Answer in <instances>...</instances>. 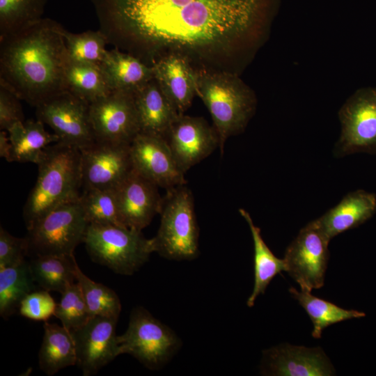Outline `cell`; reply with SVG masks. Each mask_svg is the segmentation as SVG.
I'll return each instance as SVG.
<instances>
[{
  "label": "cell",
  "instance_id": "obj_1",
  "mask_svg": "<svg viewBox=\"0 0 376 376\" xmlns=\"http://www.w3.org/2000/svg\"><path fill=\"white\" fill-rule=\"evenodd\" d=\"M109 43L199 51L242 36L266 0H91Z\"/></svg>",
  "mask_w": 376,
  "mask_h": 376
},
{
  "label": "cell",
  "instance_id": "obj_2",
  "mask_svg": "<svg viewBox=\"0 0 376 376\" xmlns=\"http://www.w3.org/2000/svg\"><path fill=\"white\" fill-rule=\"evenodd\" d=\"M63 27L42 18L0 39V86L37 107L68 91L65 70L70 61Z\"/></svg>",
  "mask_w": 376,
  "mask_h": 376
},
{
  "label": "cell",
  "instance_id": "obj_3",
  "mask_svg": "<svg viewBox=\"0 0 376 376\" xmlns=\"http://www.w3.org/2000/svg\"><path fill=\"white\" fill-rule=\"evenodd\" d=\"M37 165V180L23 210L27 230L52 210L81 194L80 150L54 143L44 150Z\"/></svg>",
  "mask_w": 376,
  "mask_h": 376
},
{
  "label": "cell",
  "instance_id": "obj_4",
  "mask_svg": "<svg viewBox=\"0 0 376 376\" xmlns=\"http://www.w3.org/2000/svg\"><path fill=\"white\" fill-rule=\"evenodd\" d=\"M197 95L210 112L221 154L227 139L242 132L256 107L253 91L236 75L195 71Z\"/></svg>",
  "mask_w": 376,
  "mask_h": 376
},
{
  "label": "cell",
  "instance_id": "obj_5",
  "mask_svg": "<svg viewBox=\"0 0 376 376\" xmlns=\"http://www.w3.org/2000/svg\"><path fill=\"white\" fill-rule=\"evenodd\" d=\"M159 214V228L151 238L153 252L174 260L197 258L199 228L194 196L187 184L166 190Z\"/></svg>",
  "mask_w": 376,
  "mask_h": 376
},
{
  "label": "cell",
  "instance_id": "obj_6",
  "mask_svg": "<svg viewBox=\"0 0 376 376\" xmlns=\"http://www.w3.org/2000/svg\"><path fill=\"white\" fill-rule=\"evenodd\" d=\"M84 242L94 262L124 275L136 272L153 252L142 231L119 225L89 224Z\"/></svg>",
  "mask_w": 376,
  "mask_h": 376
},
{
  "label": "cell",
  "instance_id": "obj_7",
  "mask_svg": "<svg viewBox=\"0 0 376 376\" xmlns=\"http://www.w3.org/2000/svg\"><path fill=\"white\" fill-rule=\"evenodd\" d=\"M79 197L52 210L28 230L29 253L72 256L88 226Z\"/></svg>",
  "mask_w": 376,
  "mask_h": 376
},
{
  "label": "cell",
  "instance_id": "obj_8",
  "mask_svg": "<svg viewBox=\"0 0 376 376\" xmlns=\"http://www.w3.org/2000/svg\"><path fill=\"white\" fill-rule=\"evenodd\" d=\"M117 340L119 354H130L150 369L167 362L181 345L171 328L143 307L133 309L127 330Z\"/></svg>",
  "mask_w": 376,
  "mask_h": 376
},
{
  "label": "cell",
  "instance_id": "obj_9",
  "mask_svg": "<svg viewBox=\"0 0 376 376\" xmlns=\"http://www.w3.org/2000/svg\"><path fill=\"white\" fill-rule=\"evenodd\" d=\"M330 239L318 219L301 228L287 247L284 256L285 272L299 285L311 292L324 285L329 258Z\"/></svg>",
  "mask_w": 376,
  "mask_h": 376
},
{
  "label": "cell",
  "instance_id": "obj_10",
  "mask_svg": "<svg viewBox=\"0 0 376 376\" xmlns=\"http://www.w3.org/2000/svg\"><path fill=\"white\" fill-rule=\"evenodd\" d=\"M37 119L48 125L58 142L81 150L95 141L90 104L67 91L36 107Z\"/></svg>",
  "mask_w": 376,
  "mask_h": 376
},
{
  "label": "cell",
  "instance_id": "obj_11",
  "mask_svg": "<svg viewBox=\"0 0 376 376\" xmlns=\"http://www.w3.org/2000/svg\"><path fill=\"white\" fill-rule=\"evenodd\" d=\"M338 118L341 134L336 155L376 152V88L356 91L340 109Z\"/></svg>",
  "mask_w": 376,
  "mask_h": 376
},
{
  "label": "cell",
  "instance_id": "obj_12",
  "mask_svg": "<svg viewBox=\"0 0 376 376\" xmlns=\"http://www.w3.org/2000/svg\"><path fill=\"white\" fill-rule=\"evenodd\" d=\"M80 152L83 191L115 190L134 170L129 144L95 141Z\"/></svg>",
  "mask_w": 376,
  "mask_h": 376
},
{
  "label": "cell",
  "instance_id": "obj_13",
  "mask_svg": "<svg viewBox=\"0 0 376 376\" xmlns=\"http://www.w3.org/2000/svg\"><path fill=\"white\" fill-rule=\"evenodd\" d=\"M95 141L130 145L140 132L134 92L112 91L90 104Z\"/></svg>",
  "mask_w": 376,
  "mask_h": 376
},
{
  "label": "cell",
  "instance_id": "obj_14",
  "mask_svg": "<svg viewBox=\"0 0 376 376\" xmlns=\"http://www.w3.org/2000/svg\"><path fill=\"white\" fill-rule=\"evenodd\" d=\"M164 138L182 171L185 173L219 148L214 126L201 117L179 114Z\"/></svg>",
  "mask_w": 376,
  "mask_h": 376
},
{
  "label": "cell",
  "instance_id": "obj_15",
  "mask_svg": "<svg viewBox=\"0 0 376 376\" xmlns=\"http://www.w3.org/2000/svg\"><path fill=\"white\" fill-rule=\"evenodd\" d=\"M134 169L159 187L168 190L186 185L166 139L159 135L139 132L130 144Z\"/></svg>",
  "mask_w": 376,
  "mask_h": 376
},
{
  "label": "cell",
  "instance_id": "obj_16",
  "mask_svg": "<svg viewBox=\"0 0 376 376\" xmlns=\"http://www.w3.org/2000/svg\"><path fill=\"white\" fill-rule=\"evenodd\" d=\"M118 319L93 316L71 332L77 352V366L84 376L96 374L119 354L116 334Z\"/></svg>",
  "mask_w": 376,
  "mask_h": 376
},
{
  "label": "cell",
  "instance_id": "obj_17",
  "mask_svg": "<svg viewBox=\"0 0 376 376\" xmlns=\"http://www.w3.org/2000/svg\"><path fill=\"white\" fill-rule=\"evenodd\" d=\"M158 186L136 170L115 189L121 224L142 231L159 214L163 197Z\"/></svg>",
  "mask_w": 376,
  "mask_h": 376
},
{
  "label": "cell",
  "instance_id": "obj_18",
  "mask_svg": "<svg viewBox=\"0 0 376 376\" xmlns=\"http://www.w3.org/2000/svg\"><path fill=\"white\" fill-rule=\"evenodd\" d=\"M261 373L276 376H330L335 375L329 358L320 347L288 344L263 352Z\"/></svg>",
  "mask_w": 376,
  "mask_h": 376
},
{
  "label": "cell",
  "instance_id": "obj_19",
  "mask_svg": "<svg viewBox=\"0 0 376 376\" xmlns=\"http://www.w3.org/2000/svg\"><path fill=\"white\" fill-rule=\"evenodd\" d=\"M155 80L180 114L191 106L196 95L195 70L186 57L179 54L166 55L151 65Z\"/></svg>",
  "mask_w": 376,
  "mask_h": 376
},
{
  "label": "cell",
  "instance_id": "obj_20",
  "mask_svg": "<svg viewBox=\"0 0 376 376\" xmlns=\"http://www.w3.org/2000/svg\"><path fill=\"white\" fill-rule=\"evenodd\" d=\"M140 132L164 136L180 114L155 78L134 91Z\"/></svg>",
  "mask_w": 376,
  "mask_h": 376
},
{
  "label": "cell",
  "instance_id": "obj_21",
  "mask_svg": "<svg viewBox=\"0 0 376 376\" xmlns=\"http://www.w3.org/2000/svg\"><path fill=\"white\" fill-rule=\"evenodd\" d=\"M375 210L376 196L357 190L347 194L338 204L317 219L331 240L366 221L373 216Z\"/></svg>",
  "mask_w": 376,
  "mask_h": 376
},
{
  "label": "cell",
  "instance_id": "obj_22",
  "mask_svg": "<svg viewBox=\"0 0 376 376\" xmlns=\"http://www.w3.org/2000/svg\"><path fill=\"white\" fill-rule=\"evenodd\" d=\"M100 66L111 91L134 92L154 78L151 65L117 47L107 50Z\"/></svg>",
  "mask_w": 376,
  "mask_h": 376
},
{
  "label": "cell",
  "instance_id": "obj_23",
  "mask_svg": "<svg viewBox=\"0 0 376 376\" xmlns=\"http://www.w3.org/2000/svg\"><path fill=\"white\" fill-rule=\"evenodd\" d=\"M7 132L12 144L11 162L37 164L44 150L58 142V136L49 133L38 119L16 123Z\"/></svg>",
  "mask_w": 376,
  "mask_h": 376
},
{
  "label": "cell",
  "instance_id": "obj_24",
  "mask_svg": "<svg viewBox=\"0 0 376 376\" xmlns=\"http://www.w3.org/2000/svg\"><path fill=\"white\" fill-rule=\"evenodd\" d=\"M44 335L38 353L40 368L47 375L77 365V352L71 333L63 326L45 322Z\"/></svg>",
  "mask_w": 376,
  "mask_h": 376
},
{
  "label": "cell",
  "instance_id": "obj_25",
  "mask_svg": "<svg viewBox=\"0 0 376 376\" xmlns=\"http://www.w3.org/2000/svg\"><path fill=\"white\" fill-rule=\"evenodd\" d=\"M241 216L247 222L251 233L254 246V285L252 293L247 299V306L252 307L258 295L265 291L274 277L285 271L283 259L278 258L264 242L260 229L256 226L244 209H239Z\"/></svg>",
  "mask_w": 376,
  "mask_h": 376
},
{
  "label": "cell",
  "instance_id": "obj_26",
  "mask_svg": "<svg viewBox=\"0 0 376 376\" xmlns=\"http://www.w3.org/2000/svg\"><path fill=\"white\" fill-rule=\"evenodd\" d=\"M29 263L36 283L49 292L62 294L76 280L75 255L35 256Z\"/></svg>",
  "mask_w": 376,
  "mask_h": 376
},
{
  "label": "cell",
  "instance_id": "obj_27",
  "mask_svg": "<svg viewBox=\"0 0 376 376\" xmlns=\"http://www.w3.org/2000/svg\"><path fill=\"white\" fill-rule=\"evenodd\" d=\"M29 263L0 268V315L8 318L18 311L22 299L36 290Z\"/></svg>",
  "mask_w": 376,
  "mask_h": 376
},
{
  "label": "cell",
  "instance_id": "obj_28",
  "mask_svg": "<svg viewBox=\"0 0 376 376\" xmlns=\"http://www.w3.org/2000/svg\"><path fill=\"white\" fill-rule=\"evenodd\" d=\"M289 292L304 308L311 320L313 324L311 335L315 338H320L322 331L331 324L350 319L363 318L366 315L363 312L347 310L330 301L315 297L308 290L298 291L291 287Z\"/></svg>",
  "mask_w": 376,
  "mask_h": 376
},
{
  "label": "cell",
  "instance_id": "obj_29",
  "mask_svg": "<svg viewBox=\"0 0 376 376\" xmlns=\"http://www.w3.org/2000/svg\"><path fill=\"white\" fill-rule=\"evenodd\" d=\"M65 79L68 91L89 104L112 91L97 64L70 60L65 70Z\"/></svg>",
  "mask_w": 376,
  "mask_h": 376
},
{
  "label": "cell",
  "instance_id": "obj_30",
  "mask_svg": "<svg viewBox=\"0 0 376 376\" xmlns=\"http://www.w3.org/2000/svg\"><path fill=\"white\" fill-rule=\"evenodd\" d=\"M47 0H0V39L42 18Z\"/></svg>",
  "mask_w": 376,
  "mask_h": 376
},
{
  "label": "cell",
  "instance_id": "obj_31",
  "mask_svg": "<svg viewBox=\"0 0 376 376\" xmlns=\"http://www.w3.org/2000/svg\"><path fill=\"white\" fill-rule=\"evenodd\" d=\"M75 275L91 316L118 319L121 304L117 294L107 286L91 280L82 272L78 265Z\"/></svg>",
  "mask_w": 376,
  "mask_h": 376
},
{
  "label": "cell",
  "instance_id": "obj_32",
  "mask_svg": "<svg viewBox=\"0 0 376 376\" xmlns=\"http://www.w3.org/2000/svg\"><path fill=\"white\" fill-rule=\"evenodd\" d=\"M63 36L70 61L100 65L106 54L109 43L100 30L73 33L65 29Z\"/></svg>",
  "mask_w": 376,
  "mask_h": 376
},
{
  "label": "cell",
  "instance_id": "obj_33",
  "mask_svg": "<svg viewBox=\"0 0 376 376\" xmlns=\"http://www.w3.org/2000/svg\"><path fill=\"white\" fill-rule=\"evenodd\" d=\"M79 200L88 224L124 226L120 221L115 190H84Z\"/></svg>",
  "mask_w": 376,
  "mask_h": 376
},
{
  "label": "cell",
  "instance_id": "obj_34",
  "mask_svg": "<svg viewBox=\"0 0 376 376\" xmlns=\"http://www.w3.org/2000/svg\"><path fill=\"white\" fill-rule=\"evenodd\" d=\"M54 315L70 333L84 326L92 318L77 282L70 285L61 294Z\"/></svg>",
  "mask_w": 376,
  "mask_h": 376
},
{
  "label": "cell",
  "instance_id": "obj_35",
  "mask_svg": "<svg viewBox=\"0 0 376 376\" xmlns=\"http://www.w3.org/2000/svg\"><path fill=\"white\" fill-rule=\"evenodd\" d=\"M56 304L49 291L33 290L21 301L19 313L33 320H47L54 315Z\"/></svg>",
  "mask_w": 376,
  "mask_h": 376
},
{
  "label": "cell",
  "instance_id": "obj_36",
  "mask_svg": "<svg viewBox=\"0 0 376 376\" xmlns=\"http://www.w3.org/2000/svg\"><path fill=\"white\" fill-rule=\"evenodd\" d=\"M29 254L26 237L12 235L4 228H0V268L9 267L23 263Z\"/></svg>",
  "mask_w": 376,
  "mask_h": 376
},
{
  "label": "cell",
  "instance_id": "obj_37",
  "mask_svg": "<svg viewBox=\"0 0 376 376\" xmlns=\"http://www.w3.org/2000/svg\"><path fill=\"white\" fill-rule=\"evenodd\" d=\"M20 99L6 88L0 86V129L8 130L18 122H24Z\"/></svg>",
  "mask_w": 376,
  "mask_h": 376
},
{
  "label": "cell",
  "instance_id": "obj_38",
  "mask_svg": "<svg viewBox=\"0 0 376 376\" xmlns=\"http://www.w3.org/2000/svg\"><path fill=\"white\" fill-rule=\"evenodd\" d=\"M12 144L6 130L0 132V156L11 162Z\"/></svg>",
  "mask_w": 376,
  "mask_h": 376
}]
</instances>
